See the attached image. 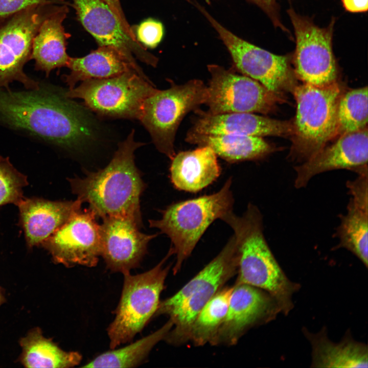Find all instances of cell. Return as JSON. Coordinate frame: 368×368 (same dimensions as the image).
<instances>
[{
    "label": "cell",
    "instance_id": "cell-1",
    "mask_svg": "<svg viewBox=\"0 0 368 368\" xmlns=\"http://www.w3.org/2000/svg\"><path fill=\"white\" fill-rule=\"evenodd\" d=\"M65 91L41 85L25 91L1 88L0 122L65 149L94 143L98 135L95 120Z\"/></svg>",
    "mask_w": 368,
    "mask_h": 368
},
{
    "label": "cell",
    "instance_id": "cell-2",
    "mask_svg": "<svg viewBox=\"0 0 368 368\" xmlns=\"http://www.w3.org/2000/svg\"><path fill=\"white\" fill-rule=\"evenodd\" d=\"M134 134L132 130L119 144L105 167L68 181L77 199L88 203L97 218L127 217L142 226L140 197L146 185L136 167L134 152L144 144L135 141Z\"/></svg>",
    "mask_w": 368,
    "mask_h": 368
},
{
    "label": "cell",
    "instance_id": "cell-3",
    "mask_svg": "<svg viewBox=\"0 0 368 368\" xmlns=\"http://www.w3.org/2000/svg\"><path fill=\"white\" fill-rule=\"evenodd\" d=\"M221 220L232 228L236 241L238 274L235 285L246 284L267 292L276 301L280 312L287 315L294 306L292 295L301 286L289 280L271 252L258 208L249 203L242 216L231 212Z\"/></svg>",
    "mask_w": 368,
    "mask_h": 368
},
{
    "label": "cell",
    "instance_id": "cell-4",
    "mask_svg": "<svg viewBox=\"0 0 368 368\" xmlns=\"http://www.w3.org/2000/svg\"><path fill=\"white\" fill-rule=\"evenodd\" d=\"M238 251L233 235L219 254L170 297L160 302L156 315L170 317L173 326L165 338L172 344L188 341L191 326L204 306L237 272Z\"/></svg>",
    "mask_w": 368,
    "mask_h": 368
},
{
    "label": "cell",
    "instance_id": "cell-5",
    "mask_svg": "<svg viewBox=\"0 0 368 368\" xmlns=\"http://www.w3.org/2000/svg\"><path fill=\"white\" fill-rule=\"evenodd\" d=\"M232 181L229 178L213 194L172 204L161 211L160 219L149 221L150 227L159 229L170 239V248L176 255L174 274L180 270L209 226L233 212Z\"/></svg>",
    "mask_w": 368,
    "mask_h": 368
},
{
    "label": "cell",
    "instance_id": "cell-6",
    "mask_svg": "<svg viewBox=\"0 0 368 368\" xmlns=\"http://www.w3.org/2000/svg\"><path fill=\"white\" fill-rule=\"evenodd\" d=\"M343 92L338 81L324 86L296 85L292 93L296 110L288 155L291 161H306L337 137V105Z\"/></svg>",
    "mask_w": 368,
    "mask_h": 368
},
{
    "label": "cell",
    "instance_id": "cell-7",
    "mask_svg": "<svg viewBox=\"0 0 368 368\" xmlns=\"http://www.w3.org/2000/svg\"><path fill=\"white\" fill-rule=\"evenodd\" d=\"M173 254L170 248L166 257L150 270L136 275L124 274L116 317L107 329L111 349L131 341L155 314L171 267L163 265Z\"/></svg>",
    "mask_w": 368,
    "mask_h": 368
},
{
    "label": "cell",
    "instance_id": "cell-8",
    "mask_svg": "<svg viewBox=\"0 0 368 368\" xmlns=\"http://www.w3.org/2000/svg\"><path fill=\"white\" fill-rule=\"evenodd\" d=\"M207 87L199 79L182 84L171 82L169 88L157 91L144 102L139 120L149 133L160 152L170 159L175 154L174 141L185 116L204 104Z\"/></svg>",
    "mask_w": 368,
    "mask_h": 368
},
{
    "label": "cell",
    "instance_id": "cell-9",
    "mask_svg": "<svg viewBox=\"0 0 368 368\" xmlns=\"http://www.w3.org/2000/svg\"><path fill=\"white\" fill-rule=\"evenodd\" d=\"M62 3L33 5L0 20V88L8 89L17 81L26 89H37L40 83L24 71L30 60L33 38L42 22Z\"/></svg>",
    "mask_w": 368,
    "mask_h": 368
},
{
    "label": "cell",
    "instance_id": "cell-10",
    "mask_svg": "<svg viewBox=\"0 0 368 368\" xmlns=\"http://www.w3.org/2000/svg\"><path fill=\"white\" fill-rule=\"evenodd\" d=\"M193 4L217 32L230 54L234 67L242 74L258 81L282 97L293 91L296 77L288 55H278L255 45L227 29L196 1Z\"/></svg>",
    "mask_w": 368,
    "mask_h": 368
},
{
    "label": "cell",
    "instance_id": "cell-11",
    "mask_svg": "<svg viewBox=\"0 0 368 368\" xmlns=\"http://www.w3.org/2000/svg\"><path fill=\"white\" fill-rule=\"evenodd\" d=\"M135 71L101 79L83 81L65 90L71 99H82L87 107L102 116L139 119L144 102L157 91Z\"/></svg>",
    "mask_w": 368,
    "mask_h": 368
},
{
    "label": "cell",
    "instance_id": "cell-12",
    "mask_svg": "<svg viewBox=\"0 0 368 368\" xmlns=\"http://www.w3.org/2000/svg\"><path fill=\"white\" fill-rule=\"evenodd\" d=\"M287 13L295 38L294 72L303 83L324 86L337 81L338 70L332 48L335 18L320 28L290 7Z\"/></svg>",
    "mask_w": 368,
    "mask_h": 368
},
{
    "label": "cell",
    "instance_id": "cell-13",
    "mask_svg": "<svg viewBox=\"0 0 368 368\" xmlns=\"http://www.w3.org/2000/svg\"><path fill=\"white\" fill-rule=\"evenodd\" d=\"M210 79L205 104L210 114L250 112L267 114L274 111L283 98L258 81L222 66L208 65Z\"/></svg>",
    "mask_w": 368,
    "mask_h": 368
},
{
    "label": "cell",
    "instance_id": "cell-14",
    "mask_svg": "<svg viewBox=\"0 0 368 368\" xmlns=\"http://www.w3.org/2000/svg\"><path fill=\"white\" fill-rule=\"evenodd\" d=\"M72 1L78 20L99 45L116 48L142 77L149 80L135 58L153 67L157 65L158 58L127 31L110 7L102 0Z\"/></svg>",
    "mask_w": 368,
    "mask_h": 368
},
{
    "label": "cell",
    "instance_id": "cell-15",
    "mask_svg": "<svg viewBox=\"0 0 368 368\" xmlns=\"http://www.w3.org/2000/svg\"><path fill=\"white\" fill-rule=\"evenodd\" d=\"M88 208L76 212L42 244L54 262L71 267L97 265L101 256L100 224Z\"/></svg>",
    "mask_w": 368,
    "mask_h": 368
},
{
    "label": "cell",
    "instance_id": "cell-16",
    "mask_svg": "<svg viewBox=\"0 0 368 368\" xmlns=\"http://www.w3.org/2000/svg\"><path fill=\"white\" fill-rule=\"evenodd\" d=\"M280 310L267 292L246 284L235 285L227 311L212 345H234L251 327L274 318Z\"/></svg>",
    "mask_w": 368,
    "mask_h": 368
},
{
    "label": "cell",
    "instance_id": "cell-17",
    "mask_svg": "<svg viewBox=\"0 0 368 368\" xmlns=\"http://www.w3.org/2000/svg\"><path fill=\"white\" fill-rule=\"evenodd\" d=\"M100 224L101 256L107 267L123 274L138 267L147 253L149 242L157 234L147 235L142 226L127 217L110 216Z\"/></svg>",
    "mask_w": 368,
    "mask_h": 368
},
{
    "label": "cell",
    "instance_id": "cell-18",
    "mask_svg": "<svg viewBox=\"0 0 368 368\" xmlns=\"http://www.w3.org/2000/svg\"><path fill=\"white\" fill-rule=\"evenodd\" d=\"M367 127L342 134L330 145H326L311 158L294 167V186L305 187L317 174L337 169H355L366 165L368 156Z\"/></svg>",
    "mask_w": 368,
    "mask_h": 368
},
{
    "label": "cell",
    "instance_id": "cell-19",
    "mask_svg": "<svg viewBox=\"0 0 368 368\" xmlns=\"http://www.w3.org/2000/svg\"><path fill=\"white\" fill-rule=\"evenodd\" d=\"M199 117L189 131L201 134H231L263 137L290 136L292 121H281L250 112L210 114L197 111Z\"/></svg>",
    "mask_w": 368,
    "mask_h": 368
},
{
    "label": "cell",
    "instance_id": "cell-20",
    "mask_svg": "<svg viewBox=\"0 0 368 368\" xmlns=\"http://www.w3.org/2000/svg\"><path fill=\"white\" fill-rule=\"evenodd\" d=\"M82 202L75 201H51L40 198H24L17 205L19 223L27 245H41L76 212Z\"/></svg>",
    "mask_w": 368,
    "mask_h": 368
},
{
    "label": "cell",
    "instance_id": "cell-21",
    "mask_svg": "<svg viewBox=\"0 0 368 368\" xmlns=\"http://www.w3.org/2000/svg\"><path fill=\"white\" fill-rule=\"evenodd\" d=\"M68 8L66 3L58 8L41 24L34 36L30 60L35 61V69L45 72L48 77L52 71L67 66L70 56L66 53L69 36L63 25Z\"/></svg>",
    "mask_w": 368,
    "mask_h": 368
},
{
    "label": "cell",
    "instance_id": "cell-22",
    "mask_svg": "<svg viewBox=\"0 0 368 368\" xmlns=\"http://www.w3.org/2000/svg\"><path fill=\"white\" fill-rule=\"evenodd\" d=\"M171 160V181L180 191L197 192L213 183L221 173L217 156L208 146L179 152Z\"/></svg>",
    "mask_w": 368,
    "mask_h": 368
},
{
    "label": "cell",
    "instance_id": "cell-23",
    "mask_svg": "<svg viewBox=\"0 0 368 368\" xmlns=\"http://www.w3.org/2000/svg\"><path fill=\"white\" fill-rule=\"evenodd\" d=\"M303 332L312 348L311 367H367V347L356 341L348 334L339 343L331 341L326 328L313 334L304 328Z\"/></svg>",
    "mask_w": 368,
    "mask_h": 368
},
{
    "label": "cell",
    "instance_id": "cell-24",
    "mask_svg": "<svg viewBox=\"0 0 368 368\" xmlns=\"http://www.w3.org/2000/svg\"><path fill=\"white\" fill-rule=\"evenodd\" d=\"M66 67L70 72L63 75V79L68 89L74 88L79 81L108 78L130 71L137 73L118 50L108 45H99L83 57H70Z\"/></svg>",
    "mask_w": 368,
    "mask_h": 368
},
{
    "label": "cell",
    "instance_id": "cell-25",
    "mask_svg": "<svg viewBox=\"0 0 368 368\" xmlns=\"http://www.w3.org/2000/svg\"><path fill=\"white\" fill-rule=\"evenodd\" d=\"M185 139L190 144L210 147L217 156L229 163L261 159L274 151L273 147L259 136L201 134L189 131Z\"/></svg>",
    "mask_w": 368,
    "mask_h": 368
},
{
    "label": "cell",
    "instance_id": "cell-26",
    "mask_svg": "<svg viewBox=\"0 0 368 368\" xmlns=\"http://www.w3.org/2000/svg\"><path fill=\"white\" fill-rule=\"evenodd\" d=\"M19 344L22 352L19 361L26 367H71L78 365L82 359L79 353L64 351L44 337L38 327L21 338Z\"/></svg>",
    "mask_w": 368,
    "mask_h": 368
},
{
    "label": "cell",
    "instance_id": "cell-27",
    "mask_svg": "<svg viewBox=\"0 0 368 368\" xmlns=\"http://www.w3.org/2000/svg\"><path fill=\"white\" fill-rule=\"evenodd\" d=\"M340 223L336 229L335 237L339 243L334 250L345 248L355 255L367 267V200L351 197L347 212L340 217Z\"/></svg>",
    "mask_w": 368,
    "mask_h": 368
},
{
    "label": "cell",
    "instance_id": "cell-28",
    "mask_svg": "<svg viewBox=\"0 0 368 368\" xmlns=\"http://www.w3.org/2000/svg\"><path fill=\"white\" fill-rule=\"evenodd\" d=\"M173 326L168 321L160 329L122 348L111 349L95 357L83 367H133L141 364L153 348L165 339Z\"/></svg>",
    "mask_w": 368,
    "mask_h": 368
},
{
    "label": "cell",
    "instance_id": "cell-29",
    "mask_svg": "<svg viewBox=\"0 0 368 368\" xmlns=\"http://www.w3.org/2000/svg\"><path fill=\"white\" fill-rule=\"evenodd\" d=\"M233 289L222 288L204 306L191 326L188 340L197 346L212 344L225 317Z\"/></svg>",
    "mask_w": 368,
    "mask_h": 368
},
{
    "label": "cell",
    "instance_id": "cell-30",
    "mask_svg": "<svg viewBox=\"0 0 368 368\" xmlns=\"http://www.w3.org/2000/svg\"><path fill=\"white\" fill-rule=\"evenodd\" d=\"M367 87L343 92L337 109V137L367 127Z\"/></svg>",
    "mask_w": 368,
    "mask_h": 368
},
{
    "label": "cell",
    "instance_id": "cell-31",
    "mask_svg": "<svg viewBox=\"0 0 368 368\" xmlns=\"http://www.w3.org/2000/svg\"><path fill=\"white\" fill-rule=\"evenodd\" d=\"M27 185V177L13 167L9 157L0 156V206L17 205L24 198L22 188Z\"/></svg>",
    "mask_w": 368,
    "mask_h": 368
},
{
    "label": "cell",
    "instance_id": "cell-32",
    "mask_svg": "<svg viewBox=\"0 0 368 368\" xmlns=\"http://www.w3.org/2000/svg\"><path fill=\"white\" fill-rule=\"evenodd\" d=\"M137 40L146 48H155L162 41L164 35L163 24L149 18L143 21L134 31Z\"/></svg>",
    "mask_w": 368,
    "mask_h": 368
},
{
    "label": "cell",
    "instance_id": "cell-33",
    "mask_svg": "<svg viewBox=\"0 0 368 368\" xmlns=\"http://www.w3.org/2000/svg\"><path fill=\"white\" fill-rule=\"evenodd\" d=\"M57 1L64 2V0H0V20L30 6Z\"/></svg>",
    "mask_w": 368,
    "mask_h": 368
},
{
    "label": "cell",
    "instance_id": "cell-34",
    "mask_svg": "<svg viewBox=\"0 0 368 368\" xmlns=\"http://www.w3.org/2000/svg\"><path fill=\"white\" fill-rule=\"evenodd\" d=\"M261 8L269 17L275 27L289 33L288 30L281 22L279 7L277 0H248Z\"/></svg>",
    "mask_w": 368,
    "mask_h": 368
},
{
    "label": "cell",
    "instance_id": "cell-35",
    "mask_svg": "<svg viewBox=\"0 0 368 368\" xmlns=\"http://www.w3.org/2000/svg\"><path fill=\"white\" fill-rule=\"evenodd\" d=\"M106 3L117 16L127 31L134 37L135 34L132 27L129 25L126 18L120 0H102Z\"/></svg>",
    "mask_w": 368,
    "mask_h": 368
},
{
    "label": "cell",
    "instance_id": "cell-36",
    "mask_svg": "<svg viewBox=\"0 0 368 368\" xmlns=\"http://www.w3.org/2000/svg\"><path fill=\"white\" fill-rule=\"evenodd\" d=\"M345 10L351 13L366 12L368 9V0H341Z\"/></svg>",
    "mask_w": 368,
    "mask_h": 368
},
{
    "label": "cell",
    "instance_id": "cell-37",
    "mask_svg": "<svg viewBox=\"0 0 368 368\" xmlns=\"http://www.w3.org/2000/svg\"><path fill=\"white\" fill-rule=\"evenodd\" d=\"M5 302L4 290L0 287V306Z\"/></svg>",
    "mask_w": 368,
    "mask_h": 368
}]
</instances>
